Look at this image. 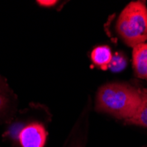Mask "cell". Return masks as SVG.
<instances>
[{
	"label": "cell",
	"instance_id": "obj_2",
	"mask_svg": "<svg viewBox=\"0 0 147 147\" xmlns=\"http://www.w3.org/2000/svg\"><path fill=\"white\" fill-rule=\"evenodd\" d=\"M114 30L125 46L134 48L147 41V5L145 1L129 2L117 16Z\"/></svg>",
	"mask_w": 147,
	"mask_h": 147
},
{
	"label": "cell",
	"instance_id": "obj_11",
	"mask_svg": "<svg viewBox=\"0 0 147 147\" xmlns=\"http://www.w3.org/2000/svg\"><path fill=\"white\" fill-rule=\"evenodd\" d=\"M141 147H147V143H146V144H144L143 146H141Z\"/></svg>",
	"mask_w": 147,
	"mask_h": 147
},
{
	"label": "cell",
	"instance_id": "obj_4",
	"mask_svg": "<svg viewBox=\"0 0 147 147\" xmlns=\"http://www.w3.org/2000/svg\"><path fill=\"white\" fill-rule=\"evenodd\" d=\"M48 132L42 123H34L24 127L20 132L19 140L21 147H44Z\"/></svg>",
	"mask_w": 147,
	"mask_h": 147
},
{
	"label": "cell",
	"instance_id": "obj_7",
	"mask_svg": "<svg viewBox=\"0 0 147 147\" xmlns=\"http://www.w3.org/2000/svg\"><path fill=\"white\" fill-rule=\"evenodd\" d=\"M112 57L113 52L109 46L98 45L92 49L90 59L93 66L102 71H106L109 69Z\"/></svg>",
	"mask_w": 147,
	"mask_h": 147
},
{
	"label": "cell",
	"instance_id": "obj_1",
	"mask_svg": "<svg viewBox=\"0 0 147 147\" xmlns=\"http://www.w3.org/2000/svg\"><path fill=\"white\" fill-rule=\"evenodd\" d=\"M142 90L143 86L134 82H107L97 89L94 110L124 124L138 113L142 103Z\"/></svg>",
	"mask_w": 147,
	"mask_h": 147
},
{
	"label": "cell",
	"instance_id": "obj_6",
	"mask_svg": "<svg viewBox=\"0 0 147 147\" xmlns=\"http://www.w3.org/2000/svg\"><path fill=\"white\" fill-rule=\"evenodd\" d=\"M132 69L136 78L147 81V43H142L132 49Z\"/></svg>",
	"mask_w": 147,
	"mask_h": 147
},
{
	"label": "cell",
	"instance_id": "obj_3",
	"mask_svg": "<svg viewBox=\"0 0 147 147\" xmlns=\"http://www.w3.org/2000/svg\"><path fill=\"white\" fill-rule=\"evenodd\" d=\"M92 111V100L88 98L78 118L71 128L68 137L66 138L63 147H86L89 125L90 113Z\"/></svg>",
	"mask_w": 147,
	"mask_h": 147
},
{
	"label": "cell",
	"instance_id": "obj_10",
	"mask_svg": "<svg viewBox=\"0 0 147 147\" xmlns=\"http://www.w3.org/2000/svg\"><path fill=\"white\" fill-rule=\"evenodd\" d=\"M37 3L39 5H41L42 6H45V7H51L53 5H55L57 1H37Z\"/></svg>",
	"mask_w": 147,
	"mask_h": 147
},
{
	"label": "cell",
	"instance_id": "obj_9",
	"mask_svg": "<svg viewBox=\"0 0 147 147\" xmlns=\"http://www.w3.org/2000/svg\"><path fill=\"white\" fill-rule=\"evenodd\" d=\"M128 66V57L123 51H116L113 53V57L109 63V69L113 73L123 71Z\"/></svg>",
	"mask_w": 147,
	"mask_h": 147
},
{
	"label": "cell",
	"instance_id": "obj_8",
	"mask_svg": "<svg viewBox=\"0 0 147 147\" xmlns=\"http://www.w3.org/2000/svg\"><path fill=\"white\" fill-rule=\"evenodd\" d=\"M126 125L136 126L147 129V88L143 86L142 90V103L138 113L131 119L128 120Z\"/></svg>",
	"mask_w": 147,
	"mask_h": 147
},
{
	"label": "cell",
	"instance_id": "obj_5",
	"mask_svg": "<svg viewBox=\"0 0 147 147\" xmlns=\"http://www.w3.org/2000/svg\"><path fill=\"white\" fill-rule=\"evenodd\" d=\"M17 108V98L5 79L0 75V123L9 120Z\"/></svg>",
	"mask_w": 147,
	"mask_h": 147
}]
</instances>
